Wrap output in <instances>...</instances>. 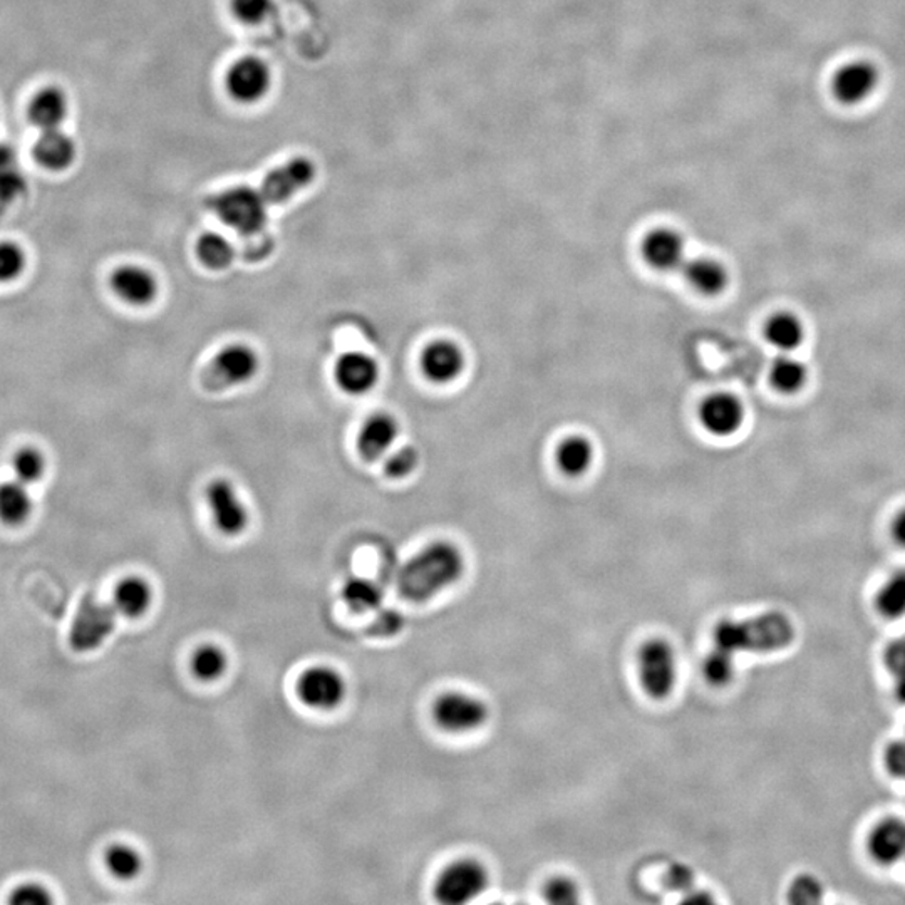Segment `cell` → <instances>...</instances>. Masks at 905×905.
<instances>
[{
    "mask_svg": "<svg viewBox=\"0 0 905 905\" xmlns=\"http://www.w3.org/2000/svg\"><path fill=\"white\" fill-rule=\"evenodd\" d=\"M9 902L12 905H49L52 904L48 889L39 883H24L12 891Z\"/></svg>",
    "mask_w": 905,
    "mask_h": 905,
    "instance_id": "cell-42",
    "label": "cell"
},
{
    "mask_svg": "<svg viewBox=\"0 0 905 905\" xmlns=\"http://www.w3.org/2000/svg\"><path fill=\"white\" fill-rule=\"evenodd\" d=\"M342 601L352 613L366 614L381 605L382 592L373 580L351 577L342 587Z\"/></svg>",
    "mask_w": 905,
    "mask_h": 905,
    "instance_id": "cell-29",
    "label": "cell"
},
{
    "mask_svg": "<svg viewBox=\"0 0 905 905\" xmlns=\"http://www.w3.org/2000/svg\"><path fill=\"white\" fill-rule=\"evenodd\" d=\"M298 694L305 706L330 712L345 697V681L330 667H311L299 678Z\"/></svg>",
    "mask_w": 905,
    "mask_h": 905,
    "instance_id": "cell-12",
    "label": "cell"
},
{
    "mask_svg": "<svg viewBox=\"0 0 905 905\" xmlns=\"http://www.w3.org/2000/svg\"><path fill=\"white\" fill-rule=\"evenodd\" d=\"M824 901V885L814 876H799L789 889V902L795 905H815Z\"/></svg>",
    "mask_w": 905,
    "mask_h": 905,
    "instance_id": "cell-38",
    "label": "cell"
},
{
    "mask_svg": "<svg viewBox=\"0 0 905 905\" xmlns=\"http://www.w3.org/2000/svg\"><path fill=\"white\" fill-rule=\"evenodd\" d=\"M869 852L882 865L897 864L905 858V821L888 818L880 821L869 837Z\"/></svg>",
    "mask_w": 905,
    "mask_h": 905,
    "instance_id": "cell-21",
    "label": "cell"
},
{
    "mask_svg": "<svg viewBox=\"0 0 905 905\" xmlns=\"http://www.w3.org/2000/svg\"><path fill=\"white\" fill-rule=\"evenodd\" d=\"M197 255L210 271H225L234 264L235 249L224 235L209 231L197 242Z\"/></svg>",
    "mask_w": 905,
    "mask_h": 905,
    "instance_id": "cell-30",
    "label": "cell"
},
{
    "mask_svg": "<svg viewBox=\"0 0 905 905\" xmlns=\"http://www.w3.org/2000/svg\"><path fill=\"white\" fill-rule=\"evenodd\" d=\"M117 611L114 605L86 595L71 624L70 644L76 653H92L101 648L116 629Z\"/></svg>",
    "mask_w": 905,
    "mask_h": 905,
    "instance_id": "cell-6",
    "label": "cell"
},
{
    "mask_svg": "<svg viewBox=\"0 0 905 905\" xmlns=\"http://www.w3.org/2000/svg\"><path fill=\"white\" fill-rule=\"evenodd\" d=\"M700 422L707 432L728 438L740 431L744 422L743 403L730 392L709 394L700 406Z\"/></svg>",
    "mask_w": 905,
    "mask_h": 905,
    "instance_id": "cell-15",
    "label": "cell"
},
{
    "mask_svg": "<svg viewBox=\"0 0 905 905\" xmlns=\"http://www.w3.org/2000/svg\"><path fill=\"white\" fill-rule=\"evenodd\" d=\"M543 898L549 904L570 905L580 901V891L577 883L568 877L558 876L549 880L543 888Z\"/></svg>",
    "mask_w": 905,
    "mask_h": 905,
    "instance_id": "cell-40",
    "label": "cell"
},
{
    "mask_svg": "<svg viewBox=\"0 0 905 905\" xmlns=\"http://www.w3.org/2000/svg\"><path fill=\"white\" fill-rule=\"evenodd\" d=\"M594 447L586 437L565 438L557 450V465L567 477H580L587 474L594 463Z\"/></svg>",
    "mask_w": 905,
    "mask_h": 905,
    "instance_id": "cell-26",
    "label": "cell"
},
{
    "mask_svg": "<svg viewBox=\"0 0 905 905\" xmlns=\"http://www.w3.org/2000/svg\"><path fill=\"white\" fill-rule=\"evenodd\" d=\"M231 11L240 23L262 24L274 11V0H230Z\"/></svg>",
    "mask_w": 905,
    "mask_h": 905,
    "instance_id": "cell-39",
    "label": "cell"
},
{
    "mask_svg": "<svg viewBox=\"0 0 905 905\" xmlns=\"http://www.w3.org/2000/svg\"><path fill=\"white\" fill-rule=\"evenodd\" d=\"M272 73L262 59L242 58L231 64L227 73V89L235 101L242 104H255L264 100L271 91Z\"/></svg>",
    "mask_w": 905,
    "mask_h": 905,
    "instance_id": "cell-11",
    "label": "cell"
},
{
    "mask_svg": "<svg viewBox=\"0 0 905 905\" xmlns=\"http://www.w3.org/2000/svg\"><path fill=\"white\" fill-rule=\"evenodd\" d=\"M877 611L888 619H898L905 614V568L892 574L880 587L876 598Z\"/></svg>",
    "mask_w": 905,
    "mask_h": 905,
    "instance_id": "cell-32",
    "label": "cell"
},
{
    "mask_svg": "<svg viewBox=\"0 0 905 905\" xmlns=\"http://www.w3.org/2000/svg\"><path fill=\"white\" fill-rule=\"evenodd\" d=\"M400 435L398 419L389 413H374L361 426L357 437V451L366 462H376L391 450Z\"/></svg>",
    "mask_w": 905,
    "mask_h": 905,
    "instance_id": "cell-19",
    "label": "cell"
},
{
    "mask_svg": "<svg viewBox=\"0 0 905 905\" xmlns=\"http://www.w3.org/2000/svg\"><path fill=\"white\" fill-rule=\"evenodd\" d=\"M104 860H106L108 870L120 880L135 879L143 869V860H141L140 854L129 845H123V843H117V845L108 849Z\"/></svg>",
    "mask_w": 905,
    "mask_h": 905,
    "instance_id": "cell-34",
    "label": "cell"
},
{
    "mask_svg": "<svg viewBox=\"0 0 905 905\" xmlns=\"http://www.w3.org/2000/svg\"><path fill=\"white\" fill-rule=\"evenodd\" d=\"M261 360L247 344H230L216 352L202 374L203 388L212 392L242 386L257 376Z\"/></svg>",
    "mask_w": 905,
    "mask_h": 905,
    "instance_id": "cell-5",
    "label": "cell"
},
{
    "mask_svg": "<svg viewBox=\"0 0 905 905\" xmlns=\"http://www.w3.org/2000/svg\"><path fill=\"white\" fill-rule=\"evenodd\" d=\"M190 666L191 673L200 681L212 682L221 679L225 675V671H227L228 657L224 653V649L206 644L194 651L193 656H191Z\"/></svg>",
    "mask_w": 905,
    "mask_h": 905,
    "instance_id": "cell-31",
    "label": "cell"
},
{
    "mask_svg": "<svg viewBox=\"0 0 905 905\" xmlns=\"http://www.w3.org/2000/svg\"><path fill=\"white\" fill-rule=\"evenodd\" d=\"M642 257L661 272L676 271L686 262V243L673 228H656L642 240Z\"/></svg>",
    "mask_w": 905,
    "mask_h": 905,
    "instance_id": "cell-18",
    "label": "cell"
},
{
    "mask_svg": "<svg viewBox=\"0 0 905 905\" xmlns=\"http://www.w3.org/2000/svg\"><path fill=\"white\" fill-rule=\"evenodd\" d=\"M703 675L713 686L728 684L734 676V654L715 645L704 659Z\"/></svg>",
    "mask_w": 905,
    "mask_h": 905,
    "instance_id": "cell-35",
    "label": "cell"
},
{
    "mask_svg": "<svg viewBox=\"0 0 905 905\" xmlns=\"http://www.w3.org/2000/svg\"><path fill=\"white\" fill-rule=\"evenodd\" d=\"M316 178V166L309 159L299 156L272 169L262 181L261 193L267 205H282L299 191L305 190Z\"/></svg>",
    "mask_w": 905,
    "mask_h": 905,
    "instance_id": "cell-10",
    "label": "cell"
},
{
    "mask_svg": "<svg viewBox=\"0 0 905 905\" xmlns=\"http://www.w3.org/2000/svg\"><path fill=\"white\" fill-rule=\"evenodd\" d=\"M686 282L690 284L696 292L706 298H715L725 292L730 275L721 262L712 257H696L684 262Z\"/></svg>",
    "mask_w": 905,
    "mask_h": 905,
    "instance_id": "cell-23",
    "label": "cell"
},
{
    "mask_svg": "<svg viewBox=\"0 0 905 905\" xmlns=\"http://www.w3.org/2000/svg\"><path fill=\"white\" fill-rule=\"evenodd\" d=\"M638 669L642 690L649 697L661 701L671 696L678 681V661L675 648L666 639H649L641 645Z\"/></svg>",
    "mask_w": 905,
    "mask_h": 905,
    "instance_id": "cell-4",
    "label": "cell"
},
{
    "mask_svg": "<svg viewBox=\"0 0 905 905\" xmlns=\"http://www.w3.org/2000/svg\"><path fill=\"white\" fill-rule=\"evenodd\" d=\"M401 627H403V619H401L400 614L392 613V611H386V613H382L381 617L374 623L373 632L378 636H389L400 631Z\"/></svg>",
    "mask_w": 905,
    "mask_h": 905,
    "instance_id": "cell-45",
    "label": "cell"
},
{
    "mask_svg": "<svg viewBox=\"0 0 905 905\" xmlns=\"http://www.w3.org/2000/svg\"><path fill=\"white\" fill-rule=\"evenodd\" d=\"M768 344L780 352H793L805 339V326L792 312H778L765 326Z\"/></svg>",
    "mask_w": 905,
    "mask_h": 905,
    "instance_id": "cell-25",
    "label": "cell"
},
{
    "mask_svg": "<svg viewBox=\"0 0 905 905\" xmlns=\"http://www.w3.org/2000/svg\"><path fill=\"white\" fill-rule=\"evenodd\" d=\"M879 71L869 61H854L837 71L832 92L837 101L847 106L864 103L879 85Z\"/></svg>",
    "mask_w": 905,
    "mask_h": 905,
    "instance_id": "cell-14",
    "label": "cell"
},
{
    "mask_svg": "<svg viewBox=\"0 0 905 905\" xmlns=\"http://www.w3.org/2000/svg\"><path fill=\"white\" fill-rule=\"evenodd\" d=\"M892 537L898 545L905 546V508H902L892 521Z\"/></svg>",
    "mask_w": 905,
    "mask_h": 905,
    "instance_id": "cell-46",
    "label": "cell"
},
{
    "mask_svg": "<svg viewBox=\"0 0 905 905\" xmlns=\"http://www.w3.org/2000/svg\"><path fill=\"white\" fill-rule=\"evenodd\" d=\"M894 694L901 703L905 704V675L895 676L894 678Z\"/></svg>",
    "mask_w": 905,
    "mask_h": 905,
    "instance_id": "cell-47",
    "label": "cell"
},
{
    "mask_svg": "<svg viewBox=\"0 0 905 905\" xmlns=\"http://www.w3.org/2000/svg\"><path fill=\"white\" fill-rule=\"evenodd\" d=\"M26 255L23 249L11 242L0 243V282H11L23 274Z\"/></svg>",
    "mask_w": 905,
    "mask_h": 905,
    "instance_id": "cell-41",
    "label": "cell"
},
{
    "mask_svg": "<svg viewBox=\"0 0 905 905\" xmlns=\"http://www.w3.org/2000/svg\"><path fill=\"white\" fill-rule=\"evenodd\" d=\"M465 352L448 339L432 341L422 352V373L432 385H450L465 370Z\"/></svg>",
    "mask_w": 905,
    "mask_h": 905,
    "instance_id": "cell-17",
    "label": "cell"
},
{
    "mask_svg": "<svg viewBox=\"0 0 905 905\" xmlns=\"http://www.w3.org/2000/svg\"><path fill=\"white\" fill-rule=\"evenodd\" d=\"M205 497L218 532L225 537H239L246 532L250 521L249 512L230 481L225 478L213 480L206 487Z\"/></svg>",
    "mask_w": 905,
    "mask_h": 905,
    "instance_id": "cell-9",
    "label": "cell"
},
{
    "mask_svg": "<svg viewBox=\"0 0 905 905\" xmlns=\"http://www.w3.org/2000/svg\"><path fill=\"white\" fill-rule=\"evenodd\" d=\"M33 512V500H30L27 485L23 481H5L0 485V520L4 524H24Z\"/></svg>",
    "mask_w": 905,
    "mask_h": 905,
    "instance_id": "cell-27",
    "label": "cell"
},
{
    "mask_svg": "<svg viewBox=\"0 0 905 905\" xmlns=\"http://www.w3.org/2000/svg\"><path fill=\"white\" fill-rule=\"evenodd\" d=\"M885 765L889 774L905 780V741H894L885 750Z\"/></svg>",
    "mask_w": 905,
    "mask_h": 905,
    "instance_id": "cell-44",
    "label": "cell"
},
{
    "mask_svg": "<svg viewBox=\"0 0 905 905\" xmlns=\"http://www.w3.org/2000/svg\"><path fill=\"white\" fill-rule=\"evenodd\" d=\"M488 885V872L483 864L474 858L451 862L435 883V898L444 905H462L483 894Z\"/></svg>",
    "mask_w": 905,
    "mask_h": 905,
    "instance_id": "cell-7",
    "label": "cell"
},
{
    "mask_svg": "<svg viewBox=\"0 0 905 905\" xmlns=\"http://www.w3.org/2000/svg\"><path fill=\"white\" fill-rule=\"evenodd\" d=\"M379 364L366 352H345L334 364L336 385L351 397H363L379 381Z\"/></svg>",
    "mask_w": 905,
    "mask_h": 905,
    "instance_id": "cell-13",
    "label": "cell"
},
{
    "mask_svg": "<svg viewBox=\"0 0 905 905\" xmlns=\"http://www.w3.org/2000/svg\"><path fill=\"white\" fill-rule=\"evenodd\" d=\"M465 573V557L450 542H432L410 558L398 576V589L406 601L423 604L455 586Z\"/></svg>",
    "mask_w": 905,
    "mask_h": 905,
    "instance_id": "cell-1",
    "label": "cell"
},
{
    "mask_svg": "<svg viewBox=\"0 0 905 905\" xmlns=\"http://www.w3.org/2000/svg\"><path fill=\"white\" fill-rule=\"evenodd\" d=\"M883 659H885V666L894 678L895 676L905 675V634L889 644Z\"/></svg>",
    "mask_w": 905,
    "mask_h": 905,
    "instance_id": "cell-43",
    "label": "cell"
},
{
    "mask_svg": "<svg viewBox=\"0 0 905 905\" xmlns=\"http://www.w3.org/2000/svg\"><path fill=\"white\" fill-rule=\"evenodd\" d=\"M67 110H70V103L63 89L49 86L34 96L27 116L36 128L48 131V129L61 128V125L66 122Z\"/></svg>",
    "mask_w": 905,
    "mask_h": 905,
    "instance_id": "cell-22",
    "label": "cell"
},
{
    "mask_svg": "<svg viewBox=\"0 0 905 905\" xmlns=\"http://www.w3.org/2000/svg\"><path fill=\"white\" fill-rule=\"evenodd\" d=\"M111 289L117 298L135 307L153 304L159 298L156 275L140 265H122L111 274Z\"/></svg>",
    "mask_w": 905,
    "mask_h": 905,
    "instance_id": "cell-16",
    "label": "cell"
},
{
    "mask_svg": "<svg viewBox=\"0 0 905 905\" xmlns=\"http://www.w3.org/2000/svg\"><path fill=\"white\" fill-rule=\"evenodd\" d=\"M26 178L18 169L14 150L8 144H0V200L12 202L24 193Z\"/></svg>",
    "mask_w": 905,
    "mask_h": 905,
    "instance_id": "cell-33",
    "label": "cell"
},
{
    "mask_svg": "<svg viewBox=\"0 0 905 905\" xmlns=\"http://www.w3.org/2000/svg\"><path fill=\"white\" fill-rule=\"evenodd\" d=\"M795 627L780 613L716 624L713 641L728 653H774L792 644Z\"/></svg>",
    "mask_w": 905,
    "mask_h": 905,
    "instance_id": "cell-2",
    "label": "cell"
},
{
    "mask_svg": "<svg viewBox=\"0 0 905 905\" xmlns=\"http://www.w3.org/2000/svg\"><path fill=\"white\" fill-rule=\"evenodd\" d=\"M34 159L42 168L51 172H63L70 168L76 160V143L66 133L58 129L41 131L34 144Z\"/></svg>",
    "mask_w": 905,
    "mask_h": 905,
    "instance_id": "cell-20",
    "label": "cell"
},
{
    "mask_svg": "<svg viewBox=\"0 0 905 905\" xmlns=\"http://www.w3.org/2000/svg\"><path fill=\"white\" fill-rule=\"evenodd\" d=\"M12 468H14L15 480L23 481L24 485L36 483L45 474V458L34 448H24L14 456Z\"/></svg>",
    "mask_w": 905,
    "mask_h": 905,
    "instance_id": "cell-36",
    "label": "cell"
},
{
    "mask_svg": "<svg viewBox=\"0 0 905 905\" xmlns=\"http://www.w3.org/2000/svg\"><path fill=\"white\" fill-rule=\"evenodd\" d=\"M210 210L227 227L239 231L242 237H255L264 230L267 222V202L261 190L231 187L210 200Z\"/></svg>",
    "mask_w": 905,
    "mask_h": 905,
    "instance_id": "cell-3",
    "label": "cell"
},
{
    "mask_svg": "<svg viewBox=\"0 0 905 905\" xmlns=\"http://www.w3.org/2000/svg\"><path fill=\"white\" fill-rule=\"evenodd\" d=\"M419 453L416 448L403 447L394 451L385 463L386 477L391 480H404L418 468Z\"/></svg>",
    "mask_w": 905,
    "mask_h": 905,
    "instance_id": "cell-37",
    "label": "cell"
},
{
    "mask_svg": "<svg viewBox=\"0 0 905 905\" xmlns=\"http://www.w3.org/2000/svg\"><path fill=\"white\" fill-rule=\"evenodd\" d=\"M151 587L141 577H126L114 590L113 605L117 614L136 619L143 616L151 605Z\"/></svg>",
    "mask_w": 905,
    "mask_h": 905,
    "instance_id": "cell-24",
    "label": "cell"
},
{
    "mask_svg": "<svg viewBox=\"0 0 905 905\" xmlns=\"http://www.w3.org/2000/svg\"><path fill=\"white\" fill-rule=\"evenodd\" d=\"M808 379V369L802 361L793 357L790 352H781L774 361L770 369V381L777 391L783 394H795Z\"/></svg>",
    "mask_w": 905,
    "mask_h": 905,
    "instance_id": "cell-28",
    "label": "cell"
},
{
    "mask_svg": "<svg viewBox=\"0 0 905 905\" xmlns=\"http://www.w3.org/2000/svg\"><path fill=\"white\" fill-rule=\"evenodd\" d=\"M432 719L447 733H474L488 721V707L485 701L472 694H441L432 704Z\"/></svg>",
    "mask_w": 905,
    "mask_h": 905,
    "instance_id": "cell-8",
    "label": "cell"
}]
</instances>
